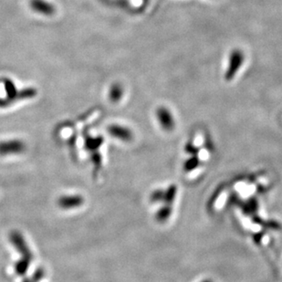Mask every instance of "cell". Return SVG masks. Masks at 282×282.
<instances>
[{
  "instance_id": "obj_1",
  "label": "cell",
  "mask_w": 282,
  "mask_h": 282,
  "mask_svg": "<svg viewBox=\"0 0 282 282\" xmlns=\"http://www.w3.org/2000/svg\"><path fill=\"white\" fill-rule=\"evenodd\" d=\"M245 61V54L239 49H235L229 53L227 67L225 72V79L226 81H232L237 72L241 69L242 66Z\"/></svg>"
},
{
  "instance_id": "obj_2",
  "label": "cell",
  "mask_w": 282,
  "mask_h": 282,
  "mask_svg": "<svg viewBox=\"0 0 282 282\" xmlns=\"http://www.w3.org/2000/svg\"><path fill=\"white\" fill-rule=\"evenodd\" d=\"M26 144L19 139L0 142V157L18 156L26 151Z\"/></svg>"
},
{
  "instance_id": "obj_3",
  "label": "cell",
  "mask_w": 282,
  "mask_h": 282,
  "mask_svg": "<svg viewBox=\"0 0 282 282\" xmlns=\"http://www.w3.org/2000/svg\"><path fill=\"white\" fill-rule=\"evenodd\" d=\"M10 239H11V243L14 245L16 249L22 254V256H23L22 258L29 259L31 261L32 253L29 247V245L26 242L25 238L22 236V234L20 232L12 231L10 236Z\"/></svg>"
},
{
  "instance_id": "obj_4",
  "label": "cell",
  "mask_w": 282,
  "mask_h": 282,
  "mask_svg": "<svg viewBox=\"0 0 282 282\" xmlns=\"http://www.w3.org/2000/svg\"><path fill=\"white\" fill-rule=\"evenodd\" d=\"M156 115H157V121L165 131H170L175 128V124H176L175 118L170 110L167 107L165 106L158 107L156 111Z\"/></svg>"
},
{
  "instance_id": "obj_5",
  "label": "cell",
  "mask_w": 282,
  "mask_h": 282,
  "mask_svg": "<svg viewBox=\"0 0 282 282\" xmlns=\"http://www.w3.org/2000/svg\"><path fill=\"white\" fill-rule=\"evenodd\" d=\"M84 204V198L81 195H67L58 199V206L61 209L70 210L81 207Z\"/></svg>"
},
{
  "instance_id": "obj_6",
  "label": "cell",
  "mask_w": 282,
  "mask_h": 282,
  "mask_svg": "<svg viewBox=\"0 0 282 282\" xmlns=\"http://www.w3.org/2000/svg\"><path fill=\"white\" fill-rule=\"evenodd\" d=\"M108 132L113 138L122 142H130L133 138V133L131 129L127 128L125 126L119 125V124H112L109 126Z\"/></svg>"
},
{
  "instance_id": "obj_7",
  "label": "cell",
  "mask_w": 282,
  "mask_h": 282,
  "mask_svg": "<svg viewBox=\"0 0 282 282\" xmlns=\"http://www.w3.org/2000/svg\"><path fill=\"white\" fill-rule=\"evenodd\" d=\"M31 10L43 16H51L55 13V7L47 0H31Z\"/></svg>"
},
{
  "instance_id": "obj_8",
  "label": "cell",
  "mask_w": 282,
  "mask_h": 282,
  "mask_svg": "<svg viewBox=\"0 0 282 282\" xmlns=\"http://www.w3.org/2000/svg\"><path fill=\"white\" fill-rule=\"evenodd\" d=\"M123 96V87L120 83H114L110 89L109 98L112 102L120 101Z\"/></svg>"
},
{
  "instance_id": "obj_9",
  "label": "cell",
  "mask_w": 282,
  "mask_h": 282,
  "mask_svg": "<svg viewBox=\"0 0 282 282\" xmlns=\"http://www.w3.org/2000/svg\"><path fill=\"white\" fill-rule=\"evenodd\" d=\"M30 264H31V260L22 258L21 260L16 264V271L20 275L25 274L28 270V268L30 267Z\"/></svg>"
},
{
  "instance_id": "obj_10",
  "label": "cell",
  "mask_w": 282,
  "mask_h": 282,
  "mask_svg": "<svg viewBox=\"0 0 282 282\" xmlns=\"http://www.w3.org/2000/svg\"><path fill=\"white\" fill-rule=\"evenodd\" d=\"M171 215V207L166 206L157 213V217L159 221H166Z\"/></svg>"
},
{
  "instance_id": "obj_11",
  "label": "cell",
  "mask_w": 282,
  "mask_h": 282,
  "mask_svg": "<svg viewBox=\"0 0 282 282\" xmlns=\"http://www.w3.org/2000/svg\"><path fill=\"white\" fill-rule=\"evenodd\" d=\"M101 144H102V138L101 137H98V138H89L87 139V142H86V146H87V148L89 149H93L95 150L97 148L101 147Z\"/></svg>"
},
{
  "instance_id": "obj_12",
  "label": "cell",
  "mask_w": 282,
  "mask_h": 282,
  "mask_svg": "<svg viewBox=\"0 0 282 282\" xmlns=\"http://www.w3.org/2000/svg\"><path fill=\"white\" fill-rule=\"evenodd\" d=\"M176 196H177V187H176V186H171L167 189V191L165 193L164 198L166 199V201L168 204H172V202L175 200Z\"/></svg>"
},
{
  "instance_id": "obj_13",
  "label": "cell",
  "mask_w": 282,
  "mask_h": 282,
  "mask_svg": "<svg viewBox=\"0 0 282 282\" xmlns=\"http://www.w3.org/2000/svg\"><path fill=\"white\" fill-rule=\"evenodd\" d=\"M197 166H198V160H197V157H193L191 159H189L186 162L185 170L187 172L192 171L195 168H197Z\"/></svg>"
},
{
  "instance_id": "obj_14",
  "label": "cell",
  "mask_w": 282,
  "mask_h": 282,
  "mask_svg": "<svg viewBox=\"0 0 282 282\" xmlns=\"http://www.w3.org/2000/svg\"><path fill=\"white\" fill-rule=\"evenodd\" d=\"M164 196H165V193H164V192L157 190V191L155 192V193L152 195V201H160L162 199H164Z\"/></svg>"
},
{
  "instance_id": "obj_15",
  "label": "cell",
  "mask_w": 282,
  "mask_h": 282,
  "mask_svg": "<svg viewBox=\"0 0 282 282\" xmlns=\"http://www.w3.org/2000/svg\"><path fill=\"white\" fill-rule=\"evenodd\" d=\"M202 282H212L211 280H209V279H206V280H204V281Z\"/></svg>"
}]
</instances>
